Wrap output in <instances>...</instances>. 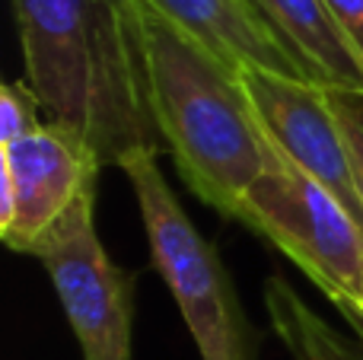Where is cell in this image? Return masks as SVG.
Returning a JSON list of instances; mask_svg holds the SVG:
<instances>
[{"label":"cell","mask_w":363,"mask_h":360,"mask_svg":"<svg viewBox=\"0 0 363 360\" xmlns=\"http://www.w3.org/2000/svg\"><path fill=\"white\" fill-rule=\"evenodd\" d=\"M315 86L363 93V55L325 0H252Z\"/></svg>","instance_id":"cell-9"},{"label":"cell","mask_w":363,"mask_h":360,"mask_svg":"<svg viewBox=\"0 0 363 360\" xmlns=\"http://www.w3.org/2000/svg\"><path fill=\"white\" fill-rule=\"evenodd\" d=\"M57 291L86 360H131V274H125L96 233V195L83 198L35 252Z\"/></svg>","instance_id":"cell-5"},{"label":"cell","mask_w":363,"mask_h":360,"mask_svg":"<svg viewBox=\"0 0 363 360\" xmlns=\"http://www.w3.org/2000/svg\"><path fill=\"white\" fill-rule=\"evenodd\" d=\"M341 319H345L347 325H351L354 332H357V344L363 348V274H360V291H357V300H351V303L338 306Z\"/></svg>","instance_id":"cell-14"},{"label":"cell","mask_w":363,"mask_h":360,"mask_svg":"<svg viewBox=\"0 0 363 360\" xmlns=\"http://www.w3.org/2000/svg\"><path fill=\"white\" fill-rule=\"evenodd\" d=\"M239 83L271 144L294 166L325 185L363 223V204L347 159L345 134L325 99V86L262 70H239Z\"/></svg>","instance_id":"cell-7"},{"label":"cell","mask_w":363,"mask_h":360,"mask_svg":"<svg viewBox=\"0 0 363 360\" xmlns=\"http://www.w3.org/2000/svg\"><path fill=\"white\" fill-rule=\"evenodd\" d=\"M264 310L271 329L294 360H363V348L332 332V325L313 313L284 278H268Z\"/></svg>","instance_id":"cell-10"},{"label":"cell","mask_w":363,"mask_h":360,"mask_svg":"<svg viewBox=\"0 0 363 360\" xmlns=\"http://www.w3.org/2000/svg\"><path fill=\"white\" fill-rule=\"evenodd\" d=\"M230 70L309 80L252 0H140ZM313 83V80H309Z\"/></svg>","instance_id":"cell-8"},{"label":"cell","mask_w":363,"mask_h":360,"mask_svg":"<svg viewBox=\"0 0 363 360\" xmlns=\"http://www.w3.org/2000/svg\"><path fill=\"white\" fill-rule=\"evenodd\" d=\"M26 83L48 121L77 131L106 166L163 150L150 112L140 29L112 0H13Z\"/></svg>","instance_id":"cell-1"},{"label":"cell","mask_w":363,"mask_h":360,"mask_svg":"<svg viewBox=\"0 0 363 360\" xmlns=\"http://www.w3.org/2000/svg\"><path fill=\"white\" fill-rule=\"evenodd\" d=\"M140 57L153 121L182 182L236 220L245 191L274 157L239 74L147 6L140 13Z\"/></svg>","instance_id":"cell-2"},{"label":"cell","mask_w":363,"mask_h":360,"mask_svg":"<svg viewBox=\"0 0 363 360\" xmlns=\"http://www.w3.org/2000/svg\"><path fill=\"white\" fill-rule=\"evenodd\" d=\"M112 4L118 6V10L125 13V16L131 19V23L140 29V13H144V6H140V0H112Z\"/></svg>","instance_id":"cell-15"},{"label":"cell","mask_w":363,"mask_h":360,"mask_svg":"<svg viewBox=\"0 0 363 360\" xmlns=\"http://www.w3.org/2000/svg\"><path fill=\"white\" fill-rule=\"evenodd\" d=\"M42 102H38L35 89L26 80H10L0 86V144H13V140L32 134L42 128Z\"/></svg>","instance_id":"cell-11"},{"label":"cell","mask_w":363,"mask_h":360,"mask_svg":"<svg viewBox=\"0 0 363 360\" xmlns=\"http://www.w3.org/2000/svg\"><path fill=\"white\" fill-rule=\"evenodd\" d=\"M102 157L89 140L55 121L0 144V236L13 252L32 255L38 242L99 191Z\"/></svg>","instance_id":"cell-6"},{"label":"cell","mask_w":363,"mask_h":360,"mask_svg":"<svg viewBox=\"0 0 363 360\" xmlns=\"http://www.w3.org/2000/svg\"><path fill=\"white\" fill-rule=\"evenodd\" d=\"M325 4L335 13L338 26L347 32V38L357 45V51L363 55V0H325Z\"/></svg>","instance_id":"cell-13"},{"label":"cell","mask_w":363,"mask_h":360,"mask_svg":"<svg viewBox=\"0 0 363 360\" xmlns=\"http://www.w3.org/2000/svg\"><path fill=\"white\" fill-rule=\"evenodd\" d=\"M144 217L150 259L176 297L201 360H252L249 325L217 249L198 233L157 163V150L121 159Z\"/></svg>","instance_id":"cell-3"},{"label":"cell","mask_w":363,"mask_h":360,"mask_svg":"<svg viewBox=\"0 0 363 360\" xmlns=\"http://www.w3.org/2000/svg\"><path fill=\"white\" fill-rule=\"evenodd\" d=\"M325 99L332 106L335 118H338L341 134H345L347 159H351V172H354V182H357L360 204H363V93L325 86Z\"/></svg>","instance_id":"cell-12"},{"label":"cell","mask_w":363,"mask_h":360,"mask_svg":"<svg viewBox=\"0 0 363 360\" xmlns=\"http://www.w3.org/2000/svg\"><path fill=\"white\" fill-rule=\"evenodd\" d=\"M271 150V166L245 191L236 220L287 255L338 310L360 291L363 223L274 144Z\"/></svg>","instance_id":"cell-4"}]
</instances>
